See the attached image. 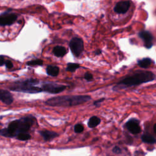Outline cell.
Listing matches in <instances>:
<instances>
[{
    "mask_svg": "<svg viewBox=\"0 0 156 156\" xmlns=\"http://www.w3.org/2000/svg\"><path fill=\"white\" fill-rule=\"evenodd\" d=\"M36 121L34 116H28L12 121L7 128L0 130V135L5 137H15L23 133H27Z\"/></svg>",
    "mask_w": 156,
    "mask_h": 156,
    "instance_id": "1",
    "label": "cell"
},
{
    "mask_svg": "<svg viewBox=\"0 0 156 156\" xmlns=\"http://www.w3.org/2000/svg\"><path fill=\"white\" fill-rule=\"evenodd\" d=\"M155 77V74L148 71H139L132 74L129 75L120 81L113 87V90H119L124 88H127L133 86L139 85L142 83L151 82L154 80Z\"/></svg>",
    "mask_w": 156,
    "mask_h": 156,
    "instance_id": "2",
    "label": "cell"
},
{
    "mask_svg": "<svg viewBox=\"0 0 156 156\" xmlns=\"http://www.w3.org/2000/svg\"><path fill=\"white\" fill-rule=\"evenodd\" d=\"M91 99L89 95H64L48 99L45 103L52 107H69L82 104Z\"/></svg>",
    "mask_w": 156,
    "mask_h": 156,
    "instance_id": "3",
    "label": "cell"
},
{
    "mask_svg": "<svg viewBox=\"0 0 156 156\" xmlns=\"http://www.w3.org/2000/svg\"><path fill=\"white\" fill-rule=\"evenodd\" d=\"M39 83V80L37 79H27L23 80H18L13 82L9 89L12 91L23 92L27 93H38L42 91L41 87L35 86Z\"/></svg>",
    "mask_w": 156,
    "mask_h": 156,
    "instance_id": "4",
    "label": "cell"
},
{
    "mask_svg": "<svg viewBox=\"0 0 156 156\" xmlns=\"http://www.w3.org/2000/svg\"><path fill=\"white\" fill-rule=\"evenodd\" d=\"M67 86L54 82H46L42 84L41 88L42 91L51 94H58L63 91Z\"/></svg>",
    "mask_w": 156,
    "mask_h": 156,
    "instance_id": "5",
    "label": "cell"
},
{
    "mask_svg": "<svg viewBox=\"0 0 156 156\" xmlns=\"http://www.w3.org/2000/svg\"><path fill=\"white\" fill-rule=\"evenodd\" d=\"M69 46L72 54L76 57H79L83 51V41L80 38L74 37L69 41Z\"/></svg>",
    "mask_w": 156,
    "mask_h": 156,
    "instance_id": "6",
    "label": "cell"
},
{
    "mask_svg": "<svg viewBox=\"0 0 156 156\" xmlns=\"http://www.w3.org/2000/svg\"><path fill=\"white\" fill-rule=\"evenodd\" d=\"M18 18V15L15 13L6 12L0 15V26L11 25Z\"/></svg>",
    "mask_w": 156,
    "mask_h": 156,
    "instance_id": "7",
    "label": "cell"
},
{
    "mask_svg": "<svg viewBox=\"0 0 156 156\" xmlns=\"http://www.w3.org/2000/svg\"><path fill=\"white\" fill-rule=\"evenodd\" d=\"M127 129L132 134L136 135L141 132V127L140 122L138 119L135 118L130 119L125 124Z\"/></svg>",
    "mask_w": 156,
    "mask_h": 156,
    "instance_id": "8",
    "label": "cell"
},
{
    "mask_svg": "<svg viewBox=\"0 0 156 156\" xmlns=\"http://www.w3.org/2000/svg\"><path fill=\"white\" fill-rule=\"evenodd\" d=\"M138 36L143 40L144 45L147 49H150L153 45V36L151 33L147 30H143L138 33Z\"/></svg>",
    "mask_w": 156,
    "mask_h": 156,
    "instance_id": "9",
    "label": "cell"
},
{
    "mask_svg": "<svg viewBox=\"0 0 156 156\" xmlns=\"http://www.w3.org/2000/svg\"><path fill=\"white\" fill-rule=\"evenodd\" d=\"M130 2L129 1H122L118 2L114 7V11L118 14H124L129 9Z\"/></svg>",
    "mask_w": 156,
    "mask_h": 156,
    "instance_id": "10",
    "label": "cell"
},
{
    "mask_svg": "<svg viewBox=\"0 0 156 156\" xmlns=\"http://www.w3.org/2000/svg\"><path fill=\"white\" fill-rule=\"evenodd\" d=\"M0 101L7 105H10L13 102V98L9 91L0 89Z\"/></svg>",
    "mask_w": 156,
    "mask_h": 156,
    "instance_id": "11",
    "label": "cell"
},
{
    "mask_svg": "<svg viewBox=\"0 0 156 156\" xmlns=\"http://www.w3.org/2000/svg\"><path fill=\"white\" fill-rule=\"evenodd\" d=\"M40 134L41 136L43 137L44 141H50L57 136H58V134L55 132L53 131H50V130H41L40 131Z\"/></svg>",
    "mask_w": 156,
    "mask_h": 156,
    "instance_id": "12",
    "label": "cell"
},
{
    "mask_svg": "<svg viewBox=\"0 0 156 156\" xmlns=\"http://www.w3.org/2000/svg\"><path fill=\"white\" fill-rule=\"evenodd\" d=\"M52 52L57 57H62L67 53L66 48L62 46H56L53 48Z\"/></svg>",
    "mask_w": 156,
    "mask_h": 156,
    "instance_id": "13",
    "label": "cell"
},
{
    "mask_svg": "<svg viewBox=\"0 0 156 156\" xmlns=\"http://www.w3.org/2000/svg\"><path fill=\"white\" fill-rule=\"evenodd\" d=\"M46 71V73L48 74V75L52 76V77H55V76H58L59 71H60V69L57 66L49 65L47 66Z\"/></svg>",
    "mask_w": 156,
    "mask_h": 156,
    "instance_id": "14",
    "label": "cell"
},
{
    "mask_svg": "<svg viewBox=\"0 0 156 156\" xmlns=\"http://www.w3.org/2000/svg\"><path fill=\"white\" fill-rule=\"evenodd\" d=\"M101 122V119L96 116L91 117L88 121V126L90 128H94L98 126Z\"/></svg>",
    "mask_w": 156,
    "mask_h": 156,
    "instance_id": "15",
    "label": "cell"
},
{
    "mask_svg": "<svg viewBox=\"0 0 156 156\" xmlns=\"http://www.w3.org/2000/svg\"><path fill=\"white\" fill-rule=\"evenodd\" d=\"M152 63V60L150 58L146 57L144 58L141 60H139L138 61V65L140 67L143 68H148Z\"/></svg>",
    "mask_w": 156,
    "mask_h": 156,
    "instance_id": "16",
    "label": "cell"
},
{
    "mask_svg": "<svg viewBox=\"0 0 156 156\" xmlns=\"http://www.w3.org/2000/svg\"><path fill=\"white\" fill-rule=\"evenodd\" d=\"M141 140L146 143H149V144H154L156 143V140L155 138L152 136L150 134L148 133H144L141 136Z\"/></svg>",
    "mask_w": 156,
    "mask_h": 156,
    "instance_id": "17",
    "label": "cell"
},
{
    "mask_svg": "<svg viewBox=\"0 0 156 156\" xmlns=\"http://www.w3.org/2000/svg\"><path fill=\"white\" fill-rule=\"evenodd\" d=\"M79 67H80V65L79 63H68L67 64V66L66 68V71L71 72V73H74Z\"/></svg>",
    "mask_w": 156,
    "mask_h": 156,
    "instance_id": "18",
    "label": "cell"
},
{
    "mask_svg": "<svg viewBox=\"0 0 156 156\" xmlns=\"http://www.w3.org/2000/svg\"><path fill=\"white\" fill-rule=\"evenodd\" d=\"M27 65L28 66H41L43 64V61L40 58H37V59H34L30 61H28L26 63Z\"/></svg>",
    "mask_w": 156,
    "mask_h": 156,
    "instance_id": "19",
    "label": "cell"
},
{
    "mask_svg": "<svg viewBox=\"0 0 156 156\" xmlns=\"http://www.w3.org/2000/svg\"><path fill=\"white\" fill-rule=\"evenodd\" d=\"M16 138L21 141H27L30 139L31 136L28 133H23L18 135L16 136Z\"/></svg>",
    "mask_w": 156,
    "mask_h": 156,
    "instance_id": "20",
    "label": "cell"
},
{
    "mask_svg": "<svg viewBox=\"0 0 156 156\" xmlns=\"http://www.w3.org/2000/svg\"><path fill=\"white\" fill-rule=\"evenodd\" d=\"M83 129H84V127H83V125H82L81 124H77L74 126V132L77 133L83 132Z\"/></svg>",
    "mask_w": 156,
    "mask_h": 156,
    "instance_id": "21",
    "label": "cell"
},
{
    "mask_svg": "<svg viewBox=\"0 0 156 156\" xmlns=\"http://www.w3.org/2000/svg\"><path fill=\"white\" fill-rule=\"evenodd\" d=\"M93 77V75L91 74V73H86L85 74H84V79L87 80V81H91L92 80Z\"/></svg>",
    "mask_w": 156,
    "mask_h": 156,
    "instance_id": "22",
    "label": "cell"
},
{
    "mask_svg": "<svg viewBox=\"0 0 156 156\" xmlns=\"http://www.w3.org/2000/svg\"><path fill=\"white\" fill-rule=\"evenodd\" d=\"M5 65L9 69H10V68H12L13 66V65L12 62L10 60H5Z\"/></svg>",
    "mask_w": 156,
    "mask_h": 156,
    "instance_id": "23",
    "label": "cell"
},
{
    "mask_svg": "<svg viewBox=\"0 0 156 156\" xmlns=\"http://www.w3.org/2000/svg\"><path fill=\"white\" fill-rule=\"evenodd\" d=\"M112 151L113 153L115 154H121L122 152V150L121 149L118 147V146H115L113 149H112Z\"/></svg>",
    "mask_w": 156,
    "mask_h": 156,
    "instance_id": "24",
    "label": "cell"
},
{
    "mask_svg": "<svg viewBox=\"0 0 156 156\" xmlns=\"http://www.w3.org/2000/svg\"><path fill=\"white\" fill-rule=\"evenodd\" d=\"M5 60L4 57L1 56L0 57V66H3L4 65H5Z\"/></svg>",
    "mask_w": 156,
    "mask_h": 156,
    "instance_id": "25",
    "label": "cell"
},
{
    "mask_svg": "<svg viewBox=\"0 0 156 156\" xmlns=\"http://www.w3.org/2000/svg\"><path fill=\"white\" fill-rule=\"evenodd\" d=\"M104 100V98H102V99H98V101H94V105H97V104H98L101 103V102L103 101Z\"/></svg>",
    "mask_w": 156,
    "mask_h": 156,
    "instance_id": "26",
    "label": "cell"
},
{
    "mask_svg": "<svg viewBox=\"0 0 156 156\" xmlns=\"http://www.w3.org/2000/svg\"><path fill=\"white\" fill-rule=\"evenodd\" d=\"M101 53V49H97L96 51H95V54L96 55H99Z\"/></svg>",
    "mask_w": 156,
    "mask_h": 156,
    "instance_id": "27",
    "label": "cell"
},
{
    "mask_svg": "<svg viewBox=\"0 0 156 156\" xmlns=\"http://www.w3.org/2000/svg\"><path fill=\"white\" fill-rule=\"evenodd\" d=\"M153 129H154V132H155V133H156V123L154 125Z\"/></svg>",
    "mask_w": 156,
    "mask_h": 156,
    "instance_id": "28",
    "label": "cell"
}]
</instances>
